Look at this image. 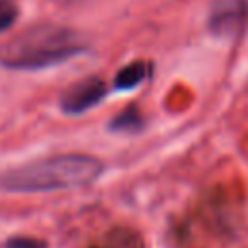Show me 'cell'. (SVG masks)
I'll use <instances>...</instances> for the list:
<instances>
[{"instance_id": "6da1fadb", "label": "cell", "mask_w": 248, "mask_h": 248, "mask_svg": "<svg viewBox=\"0 0 248 248\" xmlns=\"http://www.w3.org/2000/svg\"><path fill=\"white\" fill-rule=\"evenodd\" d=\"M105 170L101 159L85 153H62L0 174V188L8 192H50L93 184Z\"/></svg>"}, {"instance_id": "7a4b0ae2", "label": "cell", "mask_w": 248, "mask_h": 248, "mask_svg": "<svg viewBox=\"0 0 248 248\" xmlns=\"http://www.w3.org/2000/svg\"><path fill=\"white\" fill-rule=\"evenodd\" d=\"M85 50L74 29L37 23L0 45V64L12 70H41L66 62Z\"/></svg>"}, {"instance_id": "3957f363", "label": "cell", "mask_w": 248, "mask_h": 248, "mask_svg": "<svg viewBox=\"0 0 248 248\" xmlns=\"http://www.w3.org/2000/svg\"><path fill=\"white\" fill-rule=\"evenodd\" d=\"M207 25L221 41L238 39L248 25V0H213Z\"/></svg>"}, {"instance_id": "277c9868", "label": "cell", "mask_w": 248, "mask_h": 248, "mask_svg": "<svg viewBox=\"0 0 248 248\" xmlns=\"http://www.w3.org/2000/svg\"><path fill=\"white\" fill-rule=\"evenodd\" d=\"M107 89L108 87L101 78H83L66 87V91L60 95V107L66 114H81L99 105V101L107 95Z\"/></svg>"}, {"instance_id": "5b68a950", "label": "cell", "mask_w": 248, "mask_h": 248, "mask_svg": "<svg viewBox=\"0 0 248 248\" xmlns=\"http://www.w3.org/2000/svg\"><path fill=\"white\" fill-rule=\"evenodd\" d=\"M149 76H151V64L145 60H134L118 70L112 83H114V89L118 91H130V89H136L140 83H143Z\"/></svg>"}, {"instance_id": "8992f818", "label": "cell", "mask_w": 248, "mask_h": 248, "mask_svg": "<svg viewBox=\"0 0 248 248\" xmlns=\"http://www.w3.org/2000/svg\"><path fill=\"white\" fill-rule=\"evenodd\" d=\"M145 126V120H143V114L138 110V107L130 105L126 107L124 110H120L108 124V128L112 132H120V134H138L141 132Z\"/></svg>"}, {"instance_id": "52a82bcc", "label": "cell", "mask_w": 248, "mask_h": 248, "mask_svg": "<svg viewBox=\"0 0 248 248\" xmlns=\"http://www.w3.org/2000/svg\"><path fill=\"white\" fill-rule=\"evenodd\" d=\"M16 17H17V8L10 0H0V33L12 27Z\"/></svg>"}, {"instance_id": "ba28073f", "label": "cell", "mask_w": 248, "mask_h": 248, "mask_svg": "<svg viewBox=\"0 0 248 248\" xmlns=\"http://www.w3.org/2000/svg\"><path fill=\"white\" fill-rule=\"evenodd\" d=\"M6 248H46V242L33 236H14L6 242Z\"/></svg>"}, {"instance_id": "9c48e42d", "label": "cell", "mask_w": 248, "mask_h": 248, "mask_svg": "<svg viewBox=\"0 0 248 248\" xmlns=\"http://www.w3.org/2000/svg\"><path fill=\"white\" fill-rule=\"evenodd\" d=\"M56 2H62V4H76V2H83V0H56Z\"/></svg>"}]
</instances>
